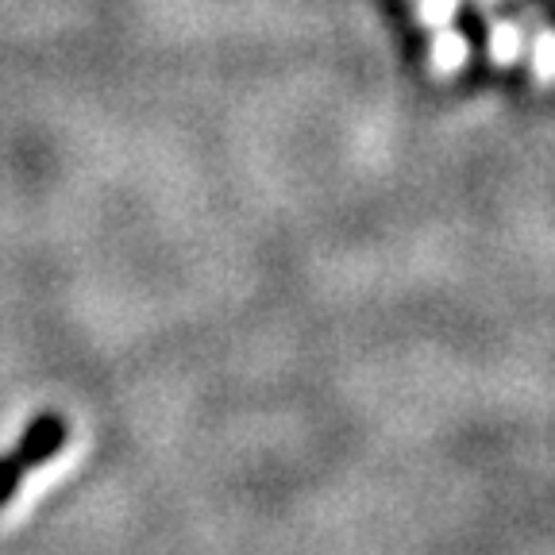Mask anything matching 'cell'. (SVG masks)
Instances as JSON below:
<instances>
[{
  "mask_svg": "<svg viewBox=\"0 0 555 555\" xmlns=\"http://www.w3.org/2000/svg\"><path fill=\"white\" fill-rule=\"evenodd\" d=\"M66 440H69L66 421H62L59 413H39L35 421H27L24 436H20V443H16L12 455L20 460V467L31 470V467H39V463L51 460L54 451L66 448Z\"/></svg>",
  "mask_w": 555,
  "mask_h": 555,
  "instance_id": "cell-1",
  "label": "cell"
},
{
  "mask_svg": "<svg viewBox=\"0 0 555 555\" xmlns=\"http://www.w3.org/2000/svg\"><path fill=\"white\" fill-rule=\"evenodd\" d=\"M27 470L20 467V460L16 455H0V509H4V505L12 502V498H16V490H20V478H24Z\"/></svg>",
  "mask_w": 555,
  "mask_h": 555,
  "instance_id": "cell-2",
  "label": "cell"
},
{
  "mask_svg": "<svg viewBox=\"0 0 555 555\" xmlns=\"http://www.w3.org/2000/svg\"><path fill=\"white\" fill-rule=\"evenodd\" d=\"M463 59H467L463 39H455V35H440V43H436V69H455Z\"/></svg>",
  "mask_w": 555,
  "mask_h": 555,
  "instance_id": "cell-3",
  "label": "cell"
},
{
  "mask_svg": "<svg viewBox=\"0 0 555 555\" xmlns=\"http://www.w3.org/2000/svg\"><path fill=\"white\" fill-rule=\"evenodd\" d=\"M532 62H537V74L544 81L555 78V35H544L537 43V54H532Z\"/></svg>",
  "mask_w": 555,
  "mask_h": 555,
  "instance_id": "cell-4",
  "label": "cell"
},
{
  "mask_svg": "<svg viewBox=\"0 0 555 555\" xmlns=\"http://www.w3.org/2000/svg\"><path fill=\"white\" fill-rule=\"evenodd\" d=\"M490 47H494V54H498V59H505V62H509L513 54L520 51V35L513 31V27H502V31H494V43H490Z\"/></svg>",
  "mask_w": 555,
  "mask_h": 555,
  "instance_id": "cell-5",
  "label": "cell"
}]
</instances>
